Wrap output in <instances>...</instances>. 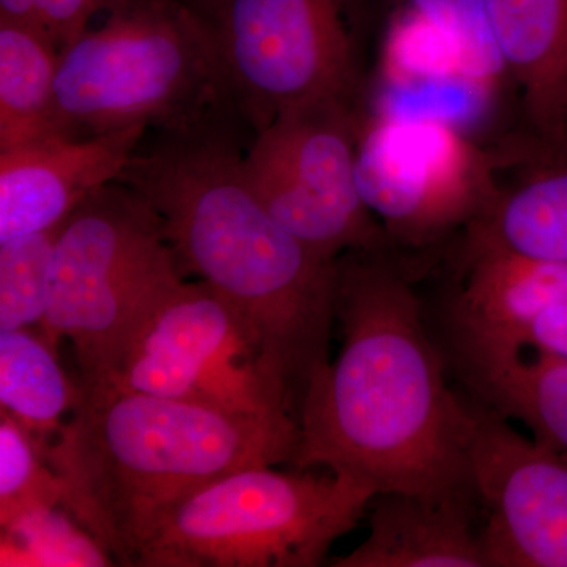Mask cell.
I'll list each match as a JSON object with an SVG mask.
<instances>
[{"label":"cell","instance_id":"e0dca14e","mask_svg":"<svg viewBox=\"0 0 567 567\" xmlns=\"http://www.w3.org/2000/svg\"><path fill=\"white\" fill-rule=\"evenodd\" d=\"M532 169L470 224V234L509 251L567 264V153L536 141Z\"/></svg>","mask_w":567,"mask_h":567},{"label":"cell","instance_id":"7c38bea8","mask_svg":"<svg viewBox=\"0 0 567 567\" xmlns=\"http://www.w3.org/2000/svg\"><path fill=\"white\" fill-rule=\"evenodd\" d=\"M147 130L55 136L0 152V241L65 221L89 196L118 181Z\"/></svg>","mask_w":567,"mask_h":567},{"label":"cell","instance_id":"8fae6325","mask_svg":"<svg viewBox=\"0 0 567 567\" xmlns=\"http://www.w3.org/2000/svg\"><path fill=\"white\" fill-rule=\"evenodd\" d=\"M466 470L487 567H567V457L473 409Z\"/></svg>","mask_w":567,"mask_h":567},{"label":"cell","instance_id":"7402d4cb","mask_svg":"<svg viewBox=\"0 0 567 567\" xmlns=\"http://www.w3.org/2000/svg\"><path fill=\"white\" fill-rule=\"evenodd\" d=\"M110 555L58 513L33 514L2 528V566H106Z\"/></svg>","mask_w":567,"mask_h":567},{"label":"cell","instance_id":"484cf974","mask_svg":"<svg viewBox=\"0 0 567 567\" xmlns=\"http://www.w3.org/2000/svg\"><path fill=\"white\" fill-rule=\"evenodd\" d=\"M39 0H0V21L37 25Z\"/></svg>","mask_w":567,"mask_h":567},{"label":"cell","instance_id":"603a6c76","mask_svg":"<svg viewBox=\"0 0 567 567\" xmlns=\"http://www.w3.org/2000/svg\"><path fill=\"white\" fill-rule=\"evenodd\" d=\"M410 3L453 41L470 76L494 87L507 73L487 0H410Z\"/></svg>","mask_w":567,"mask_h":567},{"label":"cell","instance_id":"7a4b0ae2","mask_svg":"<svg viewBox=\"0 0 567 567\" xmlns=\"http://www.w3.org/2000/svg\"><path fill=\"white\" fill-rule=\"evenodd\" d=\"M117 182L158 213L183 274L237 312L298 416L312 375L330 361L339 260L275 221L224 122L163 133Z\"/></svg>","mask_w":567,"mask_h":567},{"label":"cell","instance_id":"d4e9b609","mask_svg":"<svg viewBox=\"0 0 567 567\" xmlns=\"http://www.w3.org/2000/svg\"><path fill=\"white\" fill-rule=\"evenodd\" d=\"M112 2L114 0H39L37 28L62 51L87 31L92 18Z\"/></svg>","mask_w":567,"mask_h":567},{"label":"cell","instance_id":"4fadbf2b","mask_svg":"<svg viewBox=\"0 0 567 567\" xmlns=\"http://www.w3.org/2000/svg\"><path fill=\"white\" fill-rule=\"evenodd\" d=\"M492 89L466 73L457 48L434 22L410 9L388 31L374 115L466 132L486 112Z\"/></svg>","mask_w":567,"mask_h":567},{"label":"cell","instance_id":"ac0fdd59","mask_svg":"<svg viewBox=\"0 0 567 567\" xmlns=\"http://www.w3.org/2000/svg\"><path fill=\"white\" fill-rule=\"evenodd\" d=\"M59 55L37 25L0 21V152L62 136L54 107Z\"/></svg>","mask_w":567,"mask_h":567},{"label":"cell","instance_id":"3957f363","mask_svg":"<svg viewBox=\"0 0 567 567\" xmlns=\"http://www.w3.org/2000/svg\"><path fill=\"white\" fill-rule=\"evenodd\" d=\"M43 443V442H41ZM298 421L80 385L76 405L43 443L63 509L122 566L182 499L238 470L292 462Z\"/></svg>","mask_w":567,"mask_h":567},{"label":"cell","instance_id":"5bb4252c","mask_svg":"<svg viewBox=\"0 0 567 567\" xmlns=\"http://www.w3.org/2000/svg\"><path fill=\"white\" fill-rule=\"evenodd\" d=\"M473 492L425 498L383 494L371 503L368 537L336 567H487L473 527Z\"/></svg>","mask_w":567,"mask_h":567},{"label":"cell","instance_id":"ffe728a7","mask_svg":"<svg viewBox=\"0 0 567 567\" xmlns=\"http://www.w3.org/2000/svg\"><path fill=\"white\" fill-rule=\"evenodd\" d=\"M62 505V484L39 436L0 412V527Z\"/></svg>","mask_w":567,"mask_h":567},{"label":"cell","instance_id":"52a82bcc","mask_svg":"<svg viewBox=\"0 0 567 567\" xmlns=\"http://www.w3.org/2000/svg\"><path fill=\"white\" fill-rule=\"evenodd\" d=\"M104 385L240 415L297 420L246 324L203 281L183 279L164 295Z\"/></svg>","mask_w":567,"mask_h":567},{"label":"cell","instance_id":"277c9868","mask_svg":"<svg viewBox=\"0 0 567 567\" xmlns=\"http://www.w3.org/2000/svg\"><path fill=\"white\" fill-rule=\"evenodd\" d=\"M106 10L102 25L59 55L54 107L62 136L140 125L188 132L237 111L203 14L183 0H114Z\"/></svg>","mask_w":567,"mask_h":567},{"label":"cell","instance_id":"8992f818","mask_svg":"<svg viewBox=\"0 0 567 567\" xmlns=\"http://www.w3.org/2000/svg\"><path fill=\"white\" fill-rule=\"evenodd\" d=\"M375 496L330 470H238L182 499L145 540L134 566H320Z\"/></svg>","mask_w":567,"mask_h":567},{"label":"cell","instance_id":"9c48e42d","mask_svg":"<svg viewBox=\"0 0 567 567\" xmlns=\"http://www.w3.org/2000/svg\"><path fill=\"white\" fill-rule=\"evenodd\" d=\"M349 0H218L210 28L235 107L256 133L282 112L346 100Z\"/></svg>","mask_w":567,"mask_h":567},{"label":"cell","instance_id":"2e32d148","mask_svg":"<svg viewBox=\"0 0 567 567\" xmlns=\"http://www.w3.org/2000/svg\"><path fill=\"white\" fill-rule=\"evenodd\" d=\"M458 371L488 406L527 425L533 439L567 457V360L517 350H454Z\"/></svg>","mask_w":567,"mask_h":567},{"label":"cell","instance_id":"cb8c5ba5","mask_svg":"<svg viewBox=\"0 0 567 567\" xmlns=\"http://www.w3.org/2000/svg\"><path fill=\"white\" fill-rule=\"evenodd\" d=\"M456 350H486V352L536 350V352L557 354L567 360V298L540 309L532 319L522 324L503 346L495 347V349Z\"/></svg>","mask_w":567,"mask_h":567},{"label":"cell","instance_id":"9a60e30c","mask_svg":"<svg viewBox=\"0 0 567 567\" xmlns=\"http://www.w3.org/2000/svg\"><path fill=\"white\" fill-rule=\"evenodd\" d=\"M487 7L536 140H546L567 106V0H487Z\"/></svg>","mask_w":567,"mask_h":567},{"label":"cell","instance_id":"6da1fadb","mask_svg":"<svg viewBox=\"0 0 567 567\" xmlns=\"http://www.w3.org/2000/svg\"><path fill=\"white\" fill-rule=\"evenodd\" d=\"M377 252L339 259L341 349L306 388L290 464L341 473L377 495L473 492L466 470L473 406L447 386L415 290Z\"/></svg>","mask_w":567,"mask_h":567},{"label":"cell","instance_id":"30bf717a","mask_svg":"<svg viewBox=\"0 0 567 567\" xmlns=\"http://www.w3.org/2000/svg\"><path fill=\"white\" fill-rule=\"evenodd\" d=\"M357 183L377 221L416 245L475 223L496 194L464 130L377 115L358 132Z\"/></svg>","mask_w":567,"mask_h":567},{"label":"cell","instance_id":"ba28073f","mask_svg":"<svg viewBox=\"0 0 567 567\" xmlns=\"http://www.w3.org/2000/svg\"><path fill=\"white\" fill-rule=\"evenodd\" d=\"M346 104L282 112L245 155L254 192L275 221L331 260L379 251L386 234L358 189V126Z\"/></svg>","mask_w":567,"mask_h":567},{"label":"cell","instance_id":"5b68a950","mask_svg":"<svg viewBox=\"0 0 567 567\" xmlns=\"http://www.w3.org/2000/svg\"><path fill=\"white\" fill-rule=\"evenodd\" d=\"M183 279L158 213L112 182L62 224L40 330L54 344L69 339L80 385H104L164 295Z\"/></svg>","mask_w":567,"mask_h":567},{"label":"cell","instance_id":"d6986e66","mask_svg":"<svg viewBox=\"0 0 567 567\" xmlns=\"http://www.w3.org/2000/svg\"><path fill=\"white\" fill-rule=\"evenodd\" d=\"M58 344L33 328L0 331V404L47 443L73 412L80 383H71Z\"/></svg>","mask_w":567,"mask_h":567},{"label":"cell","instance_id":"44dd1931","mask_svg":"<svg viewBox=\"0 0 567 567\" xmlns=\"http://www.w3.org/2000/svg\"><path fill=\"white\" fill-rule=\"evenodd\" d=\"M62 224L0 241V331L41 327Z\"/></svg>","mask_w":567,"mask_h":567},{"label":"cell","instance_id":"4316f807","mask_svg":"<svg viewBox=\"0 0 567 567\" xmlns=\"http://www.w3.org/2000/svg\"><path fill=\"white\" fill-rule=\"evenodd\" d=\"M543 142L544 144L550 145V147L558 148V151L567 152V106L566 110L563 111L561 117H559L554 132L548 134Z\"/></svg>","mask_w":567,"mask_h":567}]
</instances>
